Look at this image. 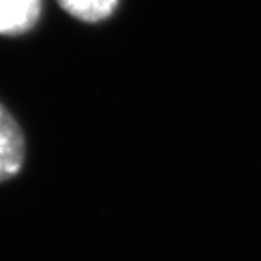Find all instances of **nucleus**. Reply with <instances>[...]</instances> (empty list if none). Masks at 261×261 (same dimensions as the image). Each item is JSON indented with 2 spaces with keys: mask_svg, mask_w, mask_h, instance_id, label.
<instances>
[{
  "mask_svg": "<svg viewBox=\"0 0 261 261\" xmlns=\"http://www.w3.org/2000/svg\"><path fill=\"white\" fill-rule=\"evenodd\" d=\"M40 0H0V35L15 37L29 31L40 16Z\"/></svg>",
  "mask_w": 261,
  "mask_h": 261,
  "instance_id": "obj_2",
  "label": "nucleus"
},
{
  "mask_svg": "<svg viewBox=\"0 0 261 261\" xmlns=\"http://www.w3.org/2000/svg\"><path fill=\"white\" fill-rule=\"evenodd\" d=\"M25 160V138L11 113L0 103V184L15 178Z\"/></svg>",
  "mask_w": 261,
  "mask_h": 261,
  "instance_id": "obj_1",
  "label": "nucleus"
},
{
  "mask_svg": "<svg viewBox=\"0 0 261 261\" xmlns=\"http://www.w3.org/2000/svg\"><path fill=\"white\" fill-rule=\"evenodd\" d=\"M69 15L84 22H100L111 15L118 0H58Z\"/></svg>",
  "mask_w": 261,
  "mask_h": 261,
  "instance_id": "obj_3",
  "label": "nucleus"
}]
</instances>
